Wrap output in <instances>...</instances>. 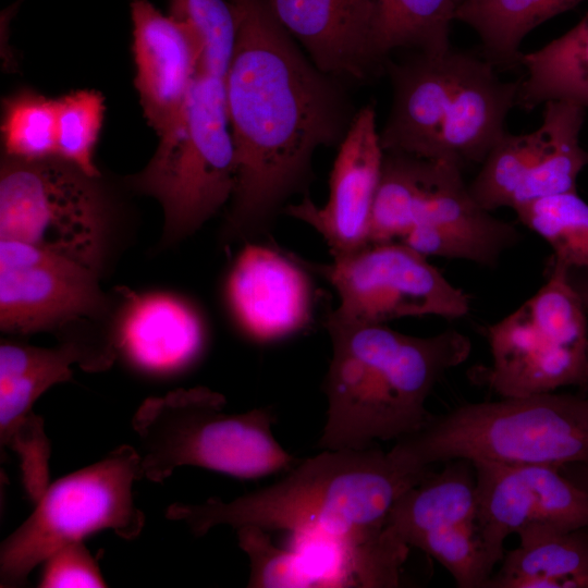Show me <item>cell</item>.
<instances>
[{"label": "cell", "mask_w": 588, "mask_h": 588, "mask_svg": "<svg viewBox=\"0 0 588 588\" xmlns=\"http://www.w3.org/2000/svg\"><path fill=\"white\" fill-rule=\"evenodd\" d=\"M272 13L311 62L341 81L383 69L375 47L373 0H268Z\"/></svg>", "instance_id": "18"}, {"label": "cell", "mask_w": 588, "mask_h": 588, "mask_svg": "<svg viewBox=\"0 0 588 588\" xmlns=\"http://www.w3.org/2000/svg\"><path fill=\"white\" fill-rule=\"evenodd\" d=\"M389 454L418 468L455 460L559 468L588 464V399L549 392L464 404L430 417L396 440Z\"/></svg>", "instance_id": "5"}, {"label": "cell", "mask_w": 588, "mask_h": 588, "mask_svg": "<svg viewBox=\"0 0 588 588\" xmlns=\"http://www.w3.org/2000/svg\"><path fill=\"white\" fill-rule=\"evenodd\" d=\"M517 106L532 110L564 100L588 110V13L569 30L543 47L522 53Z\"/></svg>", "instance_id": "22"}, {"label": "cell", "mask_w": 588, "mask_h": 588, "mask_svg": "<svg viewBox=\"0 0 588 588\" xmlns=\"http://www.w3.org/2000/svg\"><path fill=\"white\" fill-rule=\"evenodd\" d=\"M408 546L436 559L457 587L481 588L492 576L493 566L475 520L419 535Z\"/></svg>", "instance_id": "30"}, {"label": "cell", "mask_w": 588, "mask_h": 588, "mask_svg": "<svg viewBox=\"0 0 588 588\" xmlns=\"http://www.w3.org/2000/svg\"><path fill=\"white\" fill-rule=\"evenodd\" d=\"M98 179L57 156H3L0 240L26 242L97 271L109 219Z\"/></svg>", "instance_id": "9"}, {"label": "cell", "mask_w": 588, "mask_h": 588, "mask_svg": "<svg viewBox=\"0 0 588 588\" xmlns=\"http://www.w3.org/2000/svg\"><path fill=\"white\" fill-rule=\"evenodd\" d=\"M138 450L121 445L102 460L50 483L30 515L0 546V586L21 587L60 547L101 531L136 539L145 515L133 485L143 479Z\"/></svg>", "instance_id": "7"}, {"label": "cell", "mask_w": 588, "mask_h": 588, "mask_svg": "<svg viewBox=\"0 0 588 588\" xmlns=\"http://www.w3.org/2000/svg\"><path fill=\"white\" fill-rule=\"evenodd\" d=\"M115 346L142 369L171 372L199 355L204 328L195 310L172 295H132L119 323Z\"/></svg>", "instance_id": "19"}, {"label": "cell", "mask_w": 588, "mask_h": 588, "mask_svg": "<svg viewBox=\"0 0 588 588\" xmlns=\"http://www.w3.org/2000/svg\"><path fill=\"white\" fill-rule=\"evenodd\" d=\"M519 240L513 223L492 216L475 200L461 168L437 160L417 201L412 228L400 242L426 257L492 268Z\"/></svg>", "instance_id": "14"}, {"label": "cell", "mask_w": 588, "mask_h": 588, "mask_svg": "<svg viewBox=\"0 0 588 588\" xmlns=\"http://www.w3.org/2000/svg\"><path fill=\"white\" fill-rule=\"evenodd\" d=\"M588 528L561 531L529 526L507 552L488 588H588Z\"/></svg>", "instance_id": "20"}, {"label": "cell", "mask_w": 588, "mask_h": 588, "mask_svg": "<svg viewBox=\"0 0 588 588\" xmlns=\"http://www.w3.org/2000/svg\"><path fill=\"white\" fill-rule=\"evenodd\" d=\"M468 0H453L455 7H456V10L463 5L464 3H466Z\"/></svg>", "instance_id": "36"}, {"label": "cell", "mask_w": 588, "mask_h": 588, "mask_svg": "<svg viewBox=\"0 0 588 588\" xmlns=\"http://www.w3.org/2000/svg\"><path fill=\"white\" fill-rule=\"evenodd\" d=\"M226 294L240 326L257 341L284 338L310 320L307 268L302 259L269 246H245L231 269Z\"/></svg>", "instance_id": "17"}, {"label": "cell", "mask_w": 588, "mask_h": 588, "mask_svg": "<svg viewBox=\"0 0 588 588\" xmlns=\"http://www.w3.org/2000/svg\"><path fill=\"white\" fill-rule=\"evenodd\" d=\"M336 292L328 317L344 323L387 324L420 316L456 319L470 310V297L426 256L400 241L371 243L328 264L303 260Z\"/></svg>", "instance_id": "10"}, {"label": "cell", "mask_w": 588, "mask_h": 588, "mask_svg": "<svg viewBox=\"0 0 588 588\" xmlns=\"http://www.w3.org/2000/svg\"><path fill=\"white\" fill-rule=\"evenodd\" d=\"M326 328L333 355L323 450H364L417 432L431 417L425 403L434 385L471 352L469 338L455 329L414 336L328 316Z\"/></svg>", "instance_id": "3"}, {"label": "cell", "mask_w": 588, "mask_h": 588, "mask_svg": "<svg viewBox=\"0 0 588 588\" xmlns=\"http://www.w3.org/2000/svg\"><path fill=\"white\" fill-rule=\"evenodd\" d=\"M107 308L96 271L17 240H0V328L27 334Z\"/></svg>", "instance_id": "13"}, {"label": "cell", "mask_w": 588, "mask_h": 588, "mask_svg": "<svg viewBox=\"0 0 588 588\" xmlns=\"http://www.w3.org/2000/svg\"><path fill=\"white\" fill-rule=\"evenodd\" d=\"M169 14L187 23L199 37L203 53L217 61L232 59L236 23L228 0H168Z\"/></svg>", "instance_id": "32"}, {"label": "cell", "mask_w": 588, "mask_h": 588, "mask_svg": "<svg viewBox=\"0 0 588 588\" xmlns=\"http://www.w3.org/2000/svg\"><path fill=\"white\" fill-rule=\"evenodd\" d=\"M514 211L524 226L548 243L554 262L588 270V203L577 192L536 199Z\"/></svg>", "instance_id": "26"}, {"label": "cell", "mask_w": 588, "mask_h": 588, "mask_svg": "<svg viewBox=\"0 0 588 588\" xmlns=\"http://www.w3.org/2000/svg\"><path fill=\"white\" fill-rule=\"evenodd\" d=\"M1 137L4 156L38 160L57 156V105L30 88L2 101Z\"/></svg>", "instance_id": "28"}, {"label": "cell", "mask_w": 588, "mask_h": 588, "mask_svg": "<svg viewBox=\"0 0 588 588\" xmlns=\"http://www.w3.org/2000/svg\"><path fill=\"white\" fill-rule=\"evenodd\" d=\"M541 144L540 127L522 134L506 132L468 184L475 200L488 211L503 207L512 209L520 186L538 159Z\"/></svg>", "instance_id": "27"}, {"label": "cell", "mask_w": 588, "mask_h": 588, "mask_svg": "<svg viewBox=\"0 0 588 588\" xmlns=\"http://www.w3.org/2000/svg\"><path fill=\"white\" fill-rule=\"evenodd\" d=\"M228 1L236 23L225 79L236 177L226 230L249 236L306 186L316 150L339 146L357 111L343 81L305 57L268 0Z\"/></svg>", "instance_id": "1"}, {"label": "cell", "mask_w": 588, "mask_h": 588, "mask_svg": "<svg viewBox=\"0 0 588 588\" xmlns=\"http://www.w3.org/2000/svg\"><path fill=\"white\" fill-rule=\"evenodd\" d=\"M574 471H567L569 478L588 489V464H574L567 466Z\"/></svg>", "instance_id": "34"}, {"label": "cell", "mask_w": 588, "mask_h": 588, "mask_svg": "<svg viewBox=\"0 0 588 588\" xmlns=\"http://www.w3.org/2000/svg\"><path fill=\"white\" fill-rule=\"evenodd\" d=\"M476 475V525L490 564L504 556L511 534L529 526L561 531L588 528V489L551 465L471 462Z\"/></svg>", "instance_id": "12"}, {"label": "cell", "mask_w": 588, "mask_h": 588, "mask_svg": "<svg viewBox=\"0 0 588 588\" xmlns=\"http://www.w3.org/2000/svg\"><path fill=\"white\" fill-rule=\"evenodd\" d=\"M40 588L107 587L98 562L84 540L70 542L52 552L42 563Z\"/></svg>", "instance_id": "33"}, {"label": "cell", "mask_w": 588, "mask_h": 588, "mask_svg": "<svg viewBox=\"0 0 588 588\" xmlns=\"http://www.w3.org/2000/svg\"><path fill=\"white\" fill-rule=\"evenodd\" d=\"M224 405L222 394L204 387L146 399L132 421L144 478L162 482L177 467L197 466L255 479L294 464L272 434L269 409L226 414Z\"/></svg>", "instance_id": "6"}, {"label": "cell", "mask_w": 588, "mask_h": 588, "mask_svg": "<svg viewBox=\"0 0 588 588\" xmlns=\"http://www.w3.org/2000/svg\"><path fill=\"white\" fill-rule=\"evenodd\" d=\"M236 530L238 544L249 559L248 587H318L299 551L274 547L266 530L257 526L245 525Z\"/></svg>", "instance_id": "31"}, {"label": "cell", "mask_w": 588, "mask_h": 588, "mask_svg": "<svg viewBox=\"0 0 588 588\" xmlns=\"http://www.w3.org/2000/svg\"><path fill=\"white\" fill-rule=\"evenodd\" d=\"M572 278V277H571ZM572 282L575 286V289L577 290L580 298H581V302L588 313V280H577V281H574L572 279Z\"/></svg>", "instance_id": "35"}, {"label": "cell", "mask_w": 588, "mask_h": 588, "mask_svg": "<svg viewBox=\"0 0 588 588\" xmlns=\"http://www.w3.org/2000/svg\"><path fill=\"white\" fill-rule=\"evenodd\" d=\"M384 151L371 105L357 110L339 145L329 180L328 201L318 207L305 196L282 212L315 229L332 258L369 244L370 222Z\"/></svg>", "instance_id": "15"}, {"label": "cell", "mask_w": 588, "mask_h": 588, "mask_svg": "<svg viewBox=\"0 0 588 588\" xmlns=\"http://www.w3.org/2000/svg\"><path fill=\"white\" fill-rule=\"evenodd\" d=\"M486 339L491 363L476 375L501 397L588 385L587 310L571 270L558 262L531 297L488 326Z\"/></svg>", "instance_id": "8"}, {"label": "cell", "mask_w": 588, "mask_h": 588, "mask_svg": "<svg viewBox=\"0 0 588 588\" xmlns=\"http://www.w3.org/2000/svg\"><path fill=\"white\" fill-rule=\"evenodd\" d=\"M134 85L144 118L160 140L179 127L197 71L201 42L194 29L148 0H132Z\"/></svg>", "instance_id": "16"}, {"label": "cell", "mask_w": 588, "mask_h": 588, "mask_svg": "<svg viewBox=\"0 0 588 588\" xmlns=\"http://www.w3.org/2000/svg\"><path fill=\"white\" fill-rule=\"evenodd\" d=\"M430 473L373 446L326 450L273 485L232 501L173 503L166 517L185 523L195 536L219 525H253L334 541L353 556L359 587L393 588L409 547L387 529L385 519L397 498Z\"/></svg>", "instance_id": "2"}, {"label": "cell", "mask_w": 588, "mask_h": 588, "mask_svg": "<svg viewBox=\"0 0 588 588\" xmlns=\"http://www.w3.org/2000/svg\"><path fill=\"white\" fill-rule=\"evenodd\" d=\"M375 47L383 65L400 49L441 53L451 48L453 0H373Z\"/></svg>", "instance_id": "25"}, {"label": "cell", "mask_w": 588, "mask_h": 588, "mask_svg": "<svg viewBox=\"0 0 588 588\" xmlns=\"http://www.w3.org/2000/svg\"><path fill=\"white\" fill-rule=\"evenodd\" d=\"M114 350L78 339L57 347L4 341L0 345V441L16 454L24 489L36 502L49 486L51 442L44 419L34 412L41 394L72 379L71 366L88 371L108 368Z\"/></svg>", "instance_id": "11"}, {"label": "cell", "mask_w": 588, "mask_h": 588, "mask_svg": "<svg viewBox=\"0 0 588 588\" xmlns=\"http://www.w3.org/2000/svg\"><path fill=\"white\" fill-rule=\"evenodd\" d=\"M476 511L474 465L455 460L400 495L388 513L385 527L408 546L419 535L475 520Z\"/></svg>", "instance_id": "21"}, {"label": "cell", "mask_w": 588, "mask_h": 588, "mask_svg": "<svg viewBox=\"0 0 588 588\" xmlns=\"http://www.w3.org/2000/svg\"><path fill=\"white\" fill-rule=\"evenodd\" d=\"M586 109L564 100L543 105L542 144L538 159L520 186L513 210L526 203L577 192V179L588 166V150L580 145Z\"/></svg>", "instance_id": "23"}, {"label": "cell", "mask_w": 588, "mask_h": 588, "mask_svg": "<svg viewBox=\"0 0 588 588\" xmlns=\"http://www.w3.org/2000/svg\"><path fill=\"white\" fill-rule=\"evenodd\" d=\"M584 0H468L455 19L471 27L482 45V57L497 69L519 65L520 45L542 23Z\"/></svg>", "instance_id": "24"}, {"label": "cell", "mask_w": 588, "mask_h": 588, "mask_svg": "<svg viewBox=\"0 0 588 588\" xmlns=\"http://www.w3.org/2000/svg\"><path fill=\"white\" fill-rule=\"evenodd\" d=\"M57 157L93 177L100 173L94 154L102 127L105 99L94 89H81L56 99Z\"/></svg>", "instance_id": "29"}, {"label": "cell", "mask_w": 588, "mask_h": 588, "mask_svg": "<svg viewBox=\"0 0 588 588\" xmlns=\"http://www.w3.org/2000/svg\"><path fill=\"white\" fill-rule=\"evenodd\" d=\"M392 105L379 131L384 152L444 161L462 170L481 164L507 132L519 81H503L485 57L452 47L413 52L384 64Z\"/></svg>", "instance_id": "4"}]
</instances>
